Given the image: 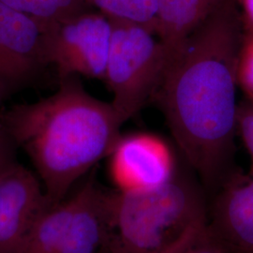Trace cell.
<instances>
[{"label":"cell","mask_w":253,"mask_h":253,"mask_svg":"<svg viewBox=\"0 0 253 253\" xmlns=\"http://www.w3.org/2000/svg\"><path fill=\"white\" fill-rule=\"evenodd\" d=\"M0 121L30 156L51 208L110 155L124 124L112 103L92 97L74 76L63 78L51 97L16 105Z\"/></svg>","instance_id":"cell-2"},{"label":"cell","mask_w":253,"mask_h":253,"mask_svg":"<svg viewBox=\"0 0 253 253\" xmlns=\"http://www.w3.org/2000/svg\"><path fill=\"white\" fill-rule=\"evenodd\" d=\"M109 156V173L119 192L154 190L176 173L172 148L153 133L120 136Z\"/></svg>","instance_id":"cell-6"},{"label":"cell","mask_w":253,"mask_h":253,"mask_svg":"<svg viewBox=\"0 0 253 253\" xmlns=\"http://www.w3.org/2000/svg\"><path fill=\"white\" fill-rule=\"evenodd\" d=\"M51 208L36 176L18 163L0 178V253H17Z\"/></svg>","instance_id":"cell-7"},{"label":"cell","mask_w":253,"mask_h":253,"mask_svg":"<svg viewBox=\"0 0 253 253\" xmlns=\"http://www.w3.org/2000/svg\"><path fill=\"white\" fill-rule=\"evenodd\" d=\"M242 23L223 0L173 55L156 94L172 137L204 185L223 180L237 130Z\"/></svg>","instance_id":"cell-1"},{"label":"cell","mask_w":253,"mask_h":253,"mask_svg":"<svg viewBox=\"0 0 253 253\" xmlns=\"http://www.w3.org/2000/svg\"><path fill=\"white\" fill-rule=\"evenodd\" d=\"M110 21L113 31L104 81L113 93L111 103L125 123L156 96L171 60L152 29Z\"/></svg>","instance_id":"cell-4"},{"label":"cell","mask_w":253,"mask_h":253,"mask_svg":"<svg viewBox=\"0 0 253 253\" xmlns=\"http://www.w3.org/2000/svg\"><path fill=\"white\" fill-rule=\"evenodd\" d=\"M44 25L0 1V85L6 90L45 65Z\"/></svg>","instance_id":"cell-8"},{"label":"cell","mask_w":253,"mask_h":253,"mask_svg":"<svg viewBox=\"0 0 253 253\" xmlns=\"http://www.w3.org/2000/svg\"><path fill=\"white\" fill-rule=\"evenodd\" d=\"M5 93H6V89H5L2 85H0V99H1L2 95H3V94H5Z\"/></svg>","instance_id":"cell-18"},{"label":"cell","mask_w":253,"mask_h":253,"mask_svg":"<svg viewBox=\"0 0 253 253\" xmlns=\"http://www.w3.org/2000/svg\"><path fill=\"white\" fill-rule=\"evenodd\" d=\"M237 130L243 139L251 157V173L253 176V100L247 99L238 104Z\"/></svg>","instance_id":"cell-14"},{"label":"cell","mask_w":253,"mask_h":253,"mask_svg":"<svg viewBox=\"0 0 253 253\" xmlns=\"http://www.w3.org/2000/svg\"><path fill=\"white\" fill-rule=\"evenodd\" d=\"M243 10V26L253 28V0H239Z\"/></svg>","instance_id":"cell-17"},{"label":"cell","mask_w":253,"mask_h":253,"mask_svg":"<svg viewBox=\"0 0 253 253\" xmlns=\"http://www.w3.org/2000/svg\"><path fill=\"white\" fill-rule=\"evenodd\" d=\"M85 3L114 21L148 27L156 32L158 0H84Z\"/></svg>","instance_id":"cell-11"},{"label":"cell","mask_w":253,"mask_h":253,"mask_svg":"<svg viewBox=\"0 0 253 253\" xmlns=\"http://www.w3.org/2000/svg\"><path fill=\"white\" fill-rule=\"evenodd\" d=\"M15 146L17 145L12 136L0 121V171H6L16 163L14 160Z\"/></svg>","instance_id":"cell-16"},{"label":"cell","mask_w":253,"mask_h":253,"mask_svg":"<svg viewBox=\"0 0 253 253\" xmlns=\"http://www.w3.org/2000/svg\"><path fill=\"white\" fill-rule=\"evenodd\" d=\"M6 171H7V170H6ZM6 171H0V178H1V177H2V175H3V173H4V172H6Z\"/></svg>","instance_id":"cell-19"},{"label":"cell","mask_w":253,"mask_h":253,"mask_svg":"<svg viewBox=\"0 0 253 253\" xmlns=\"http://www.w3.org/2000/svg\"><path fill=\"white\" fill-rule=\"evenodd\" d=\"M208 222L199 190L177 172L154 190L111 193L113 253H177Z\"/></svg>","instance_id":"cell-3"},{"label":"cell","mask_w":253,"mask_h":253,"mask_svg":"<svg viewBox=\"0 0 253 253\" xmlns=\"http://www.w3.org/2000/svg\"><path fill=\"white\" fill-rule=\"evenodd\" d=\"M43 24L58 23L89 10L84 0H0Z\"/></svg>","instance_id":"cell-12"},{"label":"cell","mask_w":253,"mask_h":253,"mask_svg":"<svg viewBox=\"0 0 253 253\" xmlns=\"http://www.w3.org/2000/svg\"><path fill=\"white\" fill-rule=\"evenodd\" d=\"M113 26L104 14L86 10L44 25V58L61 79L75 75L104 80Z\"/></svg>","instance_id":"cell-5"},{"label":"cell","mask_w":253,"mask_h":253,"mask_svg":"<svg viewBox=\"0 0 253 253\" xmlns=\"http://www.w3.org/2000/svg\"><path fill=\"white\" fill-rule=\"evenodd\" d=\"M237 61L238 86L253 100V28H245Z\"/></svg>","instance_id":"cell-13"},{"label":"cell","mask_w":253,"mask_h":253,"mask_svg":"<svg viewBox=\"0 0 253 253\" xmlns=\"http://www.w3.org/2000/svg\"><path fill=\"white\" fill-rule=\"evenodd\" d=\"M177 253H228L211 234L207 225Z\"/></svg>","instance_id":"cell-15"},{"label":"cell","mask_w":253,"mask_h":253,"mask_svg":"<svg viewBox=\"0 0 253 253\" xmlns=\"http://www.w3.org/2000/svg\"><path fill=\"white\" fill-rule=\"evenodd\" d=\"M110 253V252H109V253Z\"/></svg>","instance_id":"cell-20"},{"label":"cell","mask_w":253,"mask_h":253,"mask_svg":"<svg viewBox=\"0 0 253 253\" xmlns=\"http://www.w3.org/2000/svg\"><path fill=\"white\" fill-rule=\"evenodd\" d=\"M208 229L228 253H253V176L232 180L215 200Z\"/></svg>","instance_id":"cell-9"},{"label":"cell","mask_w":253,"mask_h":253,"mask_svg":"<svg viewBox=\"0 0 253 253\" xmlns=\"http://www.w3.org/2000/svg\"><path fill=\"white\" fill-rule=\"evenodd\" d=\"M223 0H158L156 34L170 60L185 41ZM171 62V61H170Z\"/></svg>","instance_id":"cell-10"}]
</instances>
